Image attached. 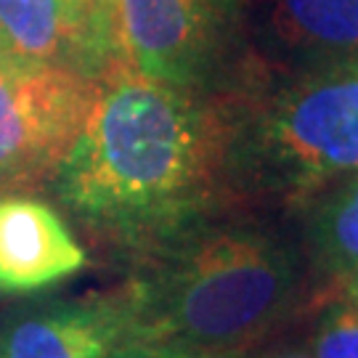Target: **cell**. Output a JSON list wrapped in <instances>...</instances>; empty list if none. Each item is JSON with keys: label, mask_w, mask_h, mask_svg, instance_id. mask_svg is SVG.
I'll list each match as a JSON object with an SVG mask.
<instances>
[{"label": "cell", "mask_w": 358, "mask_h": 358, "mask_svg": "<svg viewBox=\"0 0 358 358\" xmlns=\"http://www.w3.org/2000/svg\"><path fill=\"white\" fill-rule=\"evenodd\" d=\"M112 358H244V356H207V353H194L176 345H159V343H141V340H128L117 348Z\"/></svg>", "instance_id": "13"}, {"label": "cell", "mask_w": 358, "mask_h": 358, "mask_svg": "<svg viewBox=\"0 0 358 358\" xmlns=\"http://www.w3.org/2000/svg\"><path fill=\"white\" fill-rule=\"evenodd\" d=\"M297 213L310 289L321 297L358 266V173L327 186Z\"/></svg>", "instance_id": "10"}, {"label": "cell", "mask_w": 358, "mask_h": 358, "mask_svg": "<svg viewBox=\"0 0 358 358\" xmlns=\"http://www.w3.org/2000/svg\"><path fill=\"white\" fill-rule=\"evenodd\" d=\"M3 59H6V56H3V51H0V62H3Z\"/></svg>", "instance_id": "16"}, {"label": "cell", "mask_w": 358, "mask_h": 358, "mask_svg": "<svg viewBox=\"0 0 358 358\" xmlns=\"http://www.w3.org/2000/svg\"><path fill=\"white\" fill-rule=\"evenodd\" d=\"M244 358H310L303 340H268Z\"/></svg>", "instance_id": "14"}, {"label": "cell", "mask_w": 358, "mask_h": 358, "mask_svg": "<svg viewBox=\"0 0 358 358\" xmlns=\"http://www.w3.org/2000/svg\"><path fill=\"white\" fill-rule=\"evenodd\" d=\"M252 53L271 72L358 62V0H244Z\"/></svg>", "instance_id": "6"}, {"label": "cell", "mask_w": 358, "mask_h": 358, "mask_svg": "<svg viewBox=\"0 0 358 358\" xmlns=\"http://www.w3.org/2000/svg\"><path fill=\"white\" fill-rule=\"evenodd\" d=\"M226 109V176L244 207L300 210L358 173V62L257 75Z\"/></svg>", "instance_id": "3"}, {"label": "cell", "mask_w": 358, "mask_h": 358, "mask_svg": "<svg viewBox=\"0 0 358 358\" xmlns=\"http://www.w3.org/2000/svg\"><path fill=\"white\" fill-rule=\"evenodd\" d=\"M48 192L90 239L136 260L194 223L244 207L226 176V109L128 66L99 85Z\"/></svg>", "instance_id": "1"}, {"label": "cell", "mask_w": 358, "mask_h": 358, "mask_svg": "<svg viewBox=\"0 0 358 358\" xmlns=\"http://www.w3.org/2000/svg\"><path fill=\"white\" fill-rule=\"evenodd\" d=\"M0 51L16 64L59 66L93 83L128 66L122 48L72 0H0Z\"/></svg>", "instance_id": "8"}, {"label": "cell", "mask_w": 358, "mask_h": 358, "mask_svg": "<svg viewBox=\"0 0 358 358\" xmlns=\"http://www.w3.org/2000/svg\"><path fill=\"white\" fill-rule=\"evenodd\" d=\"M128 69L165 88L226 101L257 75L244 0H117Z\"/></svg>", "instance_id": "4"}, {"label": "cell", "mask_w": 358, "mask_h": 358, "mask_svg": "<svg viewBox=\"0 0 358 358\" xmlns=\"http://www.w3.org/2000/svg\"><path fill=\"white\" fill-rule=\"evenodd\" d=\"M120 292L130 340L247 356L313 289L300 236L252 207H231L130 260Z\"/></svg>", "instance_id": "2"}, {"label": "cell", "mask_w": 358, "mask_h": 358, "mask_svg": "<svg viewBox=\"0 0 358 358\" xmlns=\"http://www.w3.org/2000/svg\"><path fill=\"white\" fill-rule=\"evenodd\" d=\"M77 6V11L88 19L90 24L101 32L103 38L120 43V24H117V0H72Z\"/></svg>", "instance_id": "12"}, {"label": "cell", "mask_w": 358, "mask_h": 358, "mask_svg": "<svg viewBox=\"0 0 358 358\" xmlns=\"http://www.w3.org/2000/svg\"><path fill=\"white\" fill-rule=\"evenodd\" d=\"M327 297H343V300H348V303L358 306V266L334 284L332 289L327 292Z\"/></svg>", "instance_id": "15"}, {"label": "cell", "mask_w": 358, "mask_h": 358, "mask_svg": "<svg viewBox=\"0 0 358 358\" xmlns=\"http://www.w3.org/2000/svg\"><path fill=\"white\" fill-rule=\"evenodd\" d=\"M64 217L29 194L0 196V292H38L85 268Z\"/></svg>", "instance_id": "9"}, {"label": "cell", "mask_w": 358, "mask_h": 358, "mask_svg": "<svg viewBox=\"0 0 358 358\" xmlns=\"http://www.w3.org/2000/svg\"><path fill=\"white\" fill-rule=\"evenodd\" d=\"M303 343L310 358H358V306L343 297L321 300Z\"/></svg>", "instance_id": "11"}, {"label": "cell", "mask_w": 358, "mask_h": 358, "mask_svg": "<svg viewBox=\"0 0 358 358\" xmlns=\"http://www.w3.org/2000/svg\"><path fill=\"white\" fill-rule=\"evenodd\" d=\"M128 340L120 289L45 300L0 316V358H112Z\"/></svg>", "instance_id": "7"}, {"label": "cell", "mask_w": 358, "mask_h": 358, "mask_svg": "<svg viewBox=\"0 0 358 358\" xmlns=\"http://www.w3.org/2000/svg\"><path fill=\"white\" fill-rule=\"evenodd\" d=\"M99 85L59 66L0 62V196L48 189Z\"/></svg>", "instance_id": "5"}]
</instances>
